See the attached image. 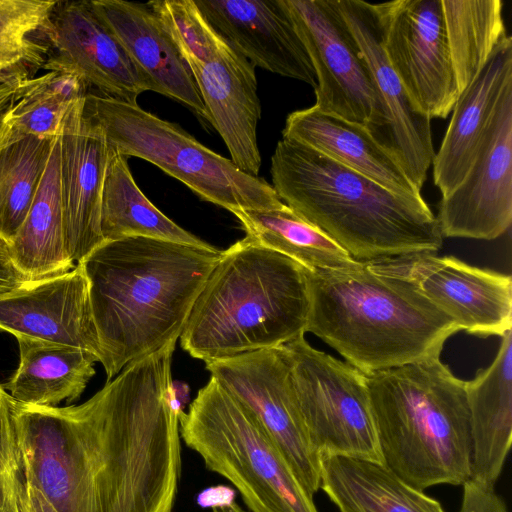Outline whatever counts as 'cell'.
I'll return each mask as SVG.
<instances>
[{
    "label": "cell",
    "instance_id": "obj_1",
    "mask_svg": "<svg viewBox=\"0 0 512 512\" xmlns=\"http://www.w3.org/2000/svg\"><path fill=\"white\" fill-rule=\"evenodd\" d=\"M175 345L131 362L80 405L16 402L22 477L57 512H172L181 474Z\"/></svg>",
    "mask_w": 512,
    "mask_h": 512
},
{
    "label": "cell",
    "instance_id": "obj_9",
    "mask_svg": "<svg viewBox=\"0 0 512 512\" xmlns=\"http://www.w3.org/2000/svg\"><path fill=\"white\" fill-rule=\"evenodd\" d=\"M186 62L230 160L259 176L261 104L255 68L207 22L194 0L148 2Z\"/></svg>",
    "mask_w": 512,
    "mask_h": 512
},
{
    "label": "cell",
    "instance_id": "obj_12",
    "mask_svg": "<svg viewBox=\"0 0 512 512\" xmlns=\"http://www.w3.org/2000/svg\"><path fill=\"white\" fill-rule=\"evenodd\" d=\"M205 364L211 377L256 418L313 498L320 488V455L308 436L281 348Z\"/></svg>",
    "mask_w": 512,
    "mask_h": 512
},
{
    "label": "cell",
    "instance_id": "obj_7",
    "mask_svg": "<svg viewBox=\"0 0 512 512\" xmlns=\"http://www.w3.org/2000/svg\"><path fill=\"white\" fill-rule=\"evenodd\" d=\"M183 442L207 469L227 479L250 512H318L282 453L256 418L210 376L179 411Z\"/></svg>",
    "mask_w": 512,
    "mask_h": 512
},
{
    "label": "cell",
    "instance_id": "obj_37",
    "mask_svg": "<svg viewBox=\"0 0 512 512\" xmlns=\"http://www.w3.org/2000/svg\"><path fill=\"white\" fill-rule=\"evenodd\" d=\"M19 512H57L42 492L22 477Z\"/></svg>",
    "mask_w": 512,
    "mask_h": 512
},
{
    "label": "cell",
    "instance_id": "obj_29",
    "mask_svg": "<svg viewBox=\"0 0 512 512\" xmlns=\"http://www.w3.org/2000/svg\"><path fill=\"white\" fill-rule=\"evenodd\" d=\"M234 215L248 239L289 257L307 270H343L362 264L286 204Z\"/></svg>",
    "mask_w": 512,
    "mask_h": 512
},
{
    "label": "cell",
    "instance_id": "obj_39",
    "mask_svg": "<svg viewBox=\"0 0 512 512\" xmlns=\"http://www.w3.org/2000/svg\"><path fill=\"white\" fill-rule=\"evenodd\" d=\"M26 77L23 71L12 73L0 72V99L17 91Z\"/></svg>",
    "mask_w": 512,
    "mask_h": 512
},
{
    "label": "cell",
    "instance_id": "obj_4",
    "mask_svg": "<svg viewBox=\"0 0 512 512\" xmlns=\"http://www.w3.org/2000/svg\"><path fill=\"white\" fill-rule=\"evenodd\" d=\"M305 274L306 332L364 374L440 356L444 342L459 331L412 283L368 263Z\"/></svg>",
    "mask_w": 512,
    "mask_h": 512
},
{
    "label": "cell",
    "instance_id": "obj_34",
    "mask_svg": "<svg viewBox=\"0 0 512 512\" xmlns=\"http://www.w3.org/2000/svg\"><path fill=\"white\" fill-rule=\"evenodd\" d=\"M15 408L16 401L0 384V512H19L22 471Z\"/></svg>",
    "mask_w": 512,
    "mask_h": 512
},
{
    "label": "cell",
    "instance_id": "obj_23",
    "mask_svg": "<svg viewBox=\"0 0 512 512\" xmlns=\"http://www.w3.org/2000/svg\"><path fill=\"white\" fill-rule=\"evenodd\" d=\"M282 136L314 149L398 195L422 197L396 159L363 125L323 113L313 105L290 113Z\"/></svg>",
    "mask_w": 512,
    "mask_h": 512
},
{
    "label": "cell",
    "instance_id": "obj_22",
    "mask_svg": "<svg viewBox=\"0 0 512 512\" xmlns=\"http://www.w3.org/2000/svg\"><path fill=\"white\" fill-rule=\"evenodd\" d=\"M512 82V38L505 37L479 73L459 95L435 152L433 180L442 197L463 181L475 161L499 98Z\"/></svg>",
    "mask_w": 512,
    "mask_h": 512
},
{
    "label": "cell",
    "instance_id": "obj_5",
    "mask_svg": "<svg viewBox=\"0 0 512 512\" xmlns=\"http://www.w3.org/2000/svg\"><path fill=\"white\" fill-rule=\"evenodd\" d=\"M305 269L246 236L221 252L180 335L205 363L280 347L306 332Z\"/></svg>",
    "mask_w": 512,
    "mask_h": 512
},
{
    "label": "cell",
    "instance_id": "obj_6",
    "mask_svg": "<svg viewBox=\"0 0 512 512\" xmlns=\"http://www.w3.org/2000/svg\"><path fill=\"white\" fill-rule=\"evenodd\" d=\"M365 375L382 462L420 491L469 481L465 381L440 356Z\"/></svg>",
    "mask_w": 512,
    "mask_h": 512
},
{
    "label": "cell",
    "instance_id": "obj_8",
    "mask_svg": "<svg viewBox=\"0 0 512 512\" xmlns=\"http://www.w3.org/2000/svg\"><path fill=\"white\" fill-rule=\"evenodd\" d=\"M85 113L104 131L111 148L154 164L203 200L233 214L285 205L265 179L239 170L179 125L138 104L88 93Z\"/></svg>",
    "mask_w": 512,
    "mask_h": 512
},
{
    "label": "cell",
    "instance_id": "obj_26",
    "mask_svg": "<svg viewBox=\"0 0 512 512\" xmlns=\"http://www.w3.org/2000/svg\"><path fill=\"white\" fill-rule=\"evenodd\" d=\"M19 366L2 387L18 403L56 407L77 400L95 375L96 355L67 345L17 337Z\"/></svg>",
    "mask_w": 512,
    "mask_h": 512
},
{
    "label": "cell",
    "instance_id": "obj_31",
    "mask_svg": "<svg viewBox=\"0 0 512 512\" xmlns=\"http://www.w3.org/2000/svg\"><path fill=\"white\" fill-rule=\"evenodd\" d=\"M55 138L14 131L0 148V238L8 244L28 214Z\"/></svg>",
    "mask_w": 512,
    "mask_h": 512
},
{
    "label": "cell",
    "instance_id": "obj_13",
    "mask_svg": "<svg viewBox=\"0 0 512 512\" xmlns=\"http://www.w3.org/2000/svg\"><path fill=\"white\" fill-rule=\"evenodd\" d=\"M389 64L416 112L446 118L459 91L448 49L441 0L374 4Z\"/></svg>",
    "mask_w": 512,
    "mask_h": 512
},
{
    "label": "cell",
    "instance_id": "obj_33",
    "mask_svg": "<svg viewBox=\"0 0 512 512\" xmlns=\"http://www.w3.org/2000/svg\"><path fill=\"white\" fill-rule=\"evenodd\" d=\"M58 1L0 0V72L24 71L41 61L43 46L32 35L43 32Z\"/></svg>",
    "mask_w": 512,
    "mask_h": 512
},
{
    "label": "cell",
    "instance_id": "obj_28",
    "mask_svg": "<svg viewBox=\"0 0 512 512\" xmlns=\"http://www.w3.org/2000/svg\"><path fill=\"white\" fill-rule=\"evenodd\" d=\"M101 233L104 241L146 237L214 247L177 225L154 206L136 184L127 157L111 147L102 194Z\"/></svg>",
    "mask_w": 512,
    "mask_h": 512
},
{
    "label": "cell",
    "instance_id": "obj_20",
    "mask_svg": "<svg viewBox=\"0 0 512 512\" xmlns=\"http://www.w3.org/2000/svg\"><path fill=\"white\" fill-rule=\"evenodd\" d=\"M0 330L88 351L100 359L82 266L0 297Z\"/></svg>",
    "mask_w": 512,
    "mask_h": 512
},
{
    "label": "cell",
    "instance_id": "obj_32",
    "mask_svg": "<svg viewBox=\"0 0 512 512\" xmlns=\"http://www.w3.org/2000/svg\"><path fill=\"white\" fill-rule=\"evenodd\" d=\"M88 87L82 78L66 72L26 77L11 115L13 130L44 138L59 137L71 110L85 100Z\"/></svg>",
    "mask_w": 512,
    "mask_h": 512
},
{
    "label": "cell",
    "instance_id": "obj_21",
    "mask_svg": "<svg viewBox=\"0 0 512 512\" xmlns=\"http://www.w3.org/2000/svg\"><path fill=\"white\" fill-rule=\"evenodd\" d=\"M154 91L191 108L208 121L195 80L161 20L148 3L91 0Z\"/></svg>",
    "mask_w": 512,
    "mask_h": 512
},
{
    "label": "cell",
    "instance_id": "obj_11",
    "mask_svg": "<svg viewBox=\"0 0 512 512\" xmlns=\"http://www.w3.org/2000/svg\"><path fill=\"white\" fill-rule=\"evenodd\" d=\"M315 71V107L365 126L383 146L385 118L366 63L333 0H282Z\"/></svg>",
    "mask_w": 512,
    "mask_h": 512
},
{
    "label": "cell",
    "instance_id": "obj_24",
    "mask_svg": "<svg viewBox=\"0 0 512 512\" xmlns=\"http://www.w3.org/2000/svg\"><path fill=\"white\" fill-rule=\"evenodd\" d=\"M470 414L471 478L495 485L512 438V333L502 336L496 357L465 381Z\"/></svg>",
    "mask_w": 512,
    "mask_h": 512
},
{
    "label": "cell",
    "instance_id": "obj_17",
    "mask_svg": "<svg viewBox=\"0 0 512 512\" xmlns=\"http://www.w3.org/2000/svg\"><path fill=\"white\" fill-rule=\"evenodd\" d=\"M333 3L354 37L380 99L385 118L383 147L421 191L435 155L431 119L415 111L387 60L374 4L363 0Z\"/></svg>",
    "mask_w": 512,
    "mask_h": 512
},
{
    "label": "cell",
    "instance_id": "obj_15",
    "mask_svg": "<svg viewBox=\"0 0 512 512\" xmlns=\"http://www.w3.org/2000/svg\"><path fill=\"white\" fill-rule=\"evenodd\" d=\"M442 236L493 240L512 223V82L503 90L474 163L441 198Z\"/></svg>",
    "mask_w": 512,
    "mask_h": 512
},
{
    "label": "cell",
    "instance_id": "obj_36",
    "mask_svg": "<svg viewBox=\"0 0 512 512\" xmlns=\"http://www.w3.org/2000/svg\"><path fill=\"white\" fill-rule=\"evenodd\" d=\"M33 282L13 261L9 244L0 238V297L10 294Z\"/></svg>",
    "mask_w": 512,
    "mask_h": 512
},
{
    "label": "cell",
    "instance_id": "obj_10",
    "mask_svg": "<svg viewBox=\"0 0 512 512\" xmlns=\"http://www.w3.org/2000/svg\"><path fill=\"white\" fill-rule=\"evenodd\" d=\"M308 436L320 454L381 461L366 375L300 336L280 346Z\"/></svg>",
    "mask_w": 512,
    "mask_h": 512
},
{
    "label": "cell",
    "instance_id": "obj_14",
    "mask_svg": "<svg viewBox=\"0 0 512 512\" xmlns=\"http://www.w3.org/2000/svg\"><path fill=\"white\" fill-rule=\"evenodd\" d=\"M368 264L375 271L412 283L458 330L501 337L511 330L512 280L509 275L435 253Z\"/></svg>",
    "mask_w": 512,
    "mask_h": 512
},
{
    "label": "cell",
    "instance_id": "obj_35",
    "mask_svg": "<svg viewBox=\"0 0 512 512\" xmlns=\"http://www.w3.org/2000/svg\"><path fill=\"white\" fill-rule=\"evenodd\" d=\"M463 486L460 512H508L493 486L473 480L467 481Z\"/></svg>",
    "mask_w": 512,
    "mask_h": 512
},
{
    "label": "cell",
    "instance_id": "obj_25",
    "mask_svg": "<svg viewBox=\"0 0 512 512\" xmlns=\"http://www.w3.org/2000/svg\"><path fill=\"white\" fill-rule=\"evenodd\" d=\"M320 487L339 512H445L383 462L320 454Z\"/></svg>",
    "mask_w": 512,
    "mask_h": 512
},
{
    "label": "cell",
    "instance_id": "obj_3",
    "mask_svg": "<svg viewBox=\"0 0 512 512\" xmlns=\"http://www.w3.org/2000/svg\"><path fill=\"white\" fill-rule=\"evenodd\" d=\"M270 173L281 201L358 262L442 247L437 218L423 197L398 195L299 142L278 141Z\"/></svg>",
    "mask_w": 512,
    "mask_h": 512
},
{
    "label": "cell",
    "instance_id": "obj_18",
    "mask_svg": "<svg viewBox=\"0 0 512 512\" xmlns=\"http://www.w3.org/2000/svg\"><path fill=\"white\" fill-rule=\"evenodd\" d=\"M59 138L65 243L71 260L79 263L104 242L101 204L110 146L85 113V100L71 110Z\"/></svg>",
    "mask_w": 512,
    "mask_h": 512
},
{
    "label": "cell",
    "instance_id": "obj_2",
    "mask_svg": "<svg viewBox=\"0 0 512 512\" xmlns=\"http://www.w3.org/2000/svg\"><path fill=\"white\" fill-rule=\"evenodd\" d=\"M220 250L146 237L104 241L81 262L107 381L176 343Z\"/></svg>",
    "mask_w": 512,
    "mask_h": 512
},
{
    "label": "cell",
    "instance_id": "obj_16",
    "mask_svg": "<svg viewBox=\"0 0 512 512\" xmlns=\"http://www.w3.org/2000/svg\"><path fill=\"white\" fill-rule=\"evenodd\" d=\"M52 52L43 67L72 73L100 95L137 104L149 86L90 1L58 2L43 29Z\"/></svg>",
    "mask_w": 512,
    "mask_h": 512
},
{
    "label": "cell",
    "instance_id": "obj_40",
    "mask_svg": "<svg viewBox=\"0 0 512 512\" xmlns=\"http://www.w3.org/2000/svg\"><path fill=\"white\" fill-rule=\"evenodd\" d=\"M213 512H250L241 507L238 503L232 501L229 504L213 507Z\"/></svg>",
    "mask_w": 512,
    "mask_h": 512
},
{
    "label": "cell",
    "instance_id": "obj_30",
    "mask_svg": "<svg viewBox=\"0 0 512 512\" xmlns=\"http://www.w3.org/2000/svg\"><path fill=\"white\" fill-rule=\"evenodd\" d=\"M445 34L459 95L507 37L501 0H441Z\"/></svg>",
    "mask_w": 512,
    "mask_h": 512
},
{
    "label": "cell",
    "instance_id": "obj_27",
    "mask_svg": "<svg viewBox=\"0 0 512 512\" xmlns=\"http://www.w3.org/2000/svg\"><path fill=\"white\" fill-rule=\"evenodd\" d=\"M9 247L14 263L31 281L59 276L76 266L65 243L59 137L54 139L34 200Z\"/></svg>",
    "mask_w": 512,
    "mask_h": 512
},
{
    "label": "cell",
    "instance_id": "obj_38",
    "mask_svg": "<svg viewBox=\"0 0 512 512\" xmlns=\"http://www.w3.org/2000/svg\"><path fill=\"white\" fill-rule=\"evenodd\" d=\"M19 91L20 88L0 99V148L3 147L13 135L14 130L11 115L14 105L19 97Z\"/></svg>",
    "mask_w": 512,
    "mask_h": 512
},
{
    "label": "cell",
    "instance_id": "obj_19",
    "mask_svg": "<svg viewBox=\"0 0 512 512\" xmlns=\"http://www.w3.org/2000/svg\"><path fill=\"white\" fill-rule=\"evenodd\" d=\"M207 22L254 68L316 87L309 55L282 0H194Z\"/></svg>",
    "mask_w": 512,
    "mask_h": 512
}]
</instances>
